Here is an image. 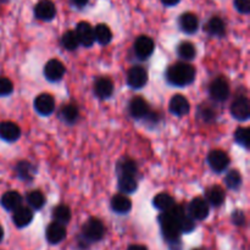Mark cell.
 I'll return each instance as SVG.
<instances>
[{
  "instance_id": "obj_28",
  "label": "cell",
  "mask_w": 250,
  "mask_h": 250,
  "mask_svg": "<svg viewBox=\"0 0 250 250\" xmlns=\"http://www.w3.org/2000/svg\"><path fill=\"white\" fill-rule=\"evenodd\" d=\"M177 54L181 59L186 61L193 60L197 55V49H195L194 44L190 42H182L177 48Z\"/></svg>"
},
{
  "instance_id": "obj_17",
  "label": "cell",
  "mask_w": 250,
  "mask_h": 250,
  "mask_svg": "<svg viewBox=\"0 0 250 250\" xmlns=\"http://www.w3.org/2000/svg\"><path fill=\"white\" fill-rule=\"evenodd\" d=\"M190 105L187 98L182 94H176L170 100V111L176 116H186L189 112Z\"/></svg>"
},
{
  "instance_id": "obj_36",
  "label": "cell",
  "mask_w": 250,
  "mask_h": 250,
  "mask_svg": "<svg viewBox=\"0 0 250 250\" xmlns=\"http://www.w3.org/2000/svg\"><path fill=\"white\" fill-rule=\"evenodd\" d=\"M234 141L239 144L241 146L244 148H249V129L244 128V127H239L237 128V131L234 132Z\"/></svg>"
},
{
  "instance_id": "obj_34",
  "label": "cell",
  "mask_w": 250,
  "mask_h": 250,
  "mask_svg": "<svg viewBox=\"0 0 250 250\" xmlns=\"http://www.w3.org/2000/svg\"><path fill=\"white\" fill-rule=\"evenodd\" d=\"M178 227H180L181 233H190L194 231L195 229V222L192 217L188 215V212H185L182 216L178 219Z\"/></svg>"
},
{
  "instance_id": "obj_33",
  "label": "cell",
  "mask_w": 250,
  "mask_h": 250,
  "mask_svg": "<svg viewBox=\"0 0 250 250\" xmlns=\"http://www.w3.org/2000/svg\"><path fill=\"white\" fill-rule=\"evenodd\" d=\"M16 173L21 180L32 181L33 180V167L27 161H20L16 166Z\"/></svg>"
},
{
  "instance_id": "obj_40",
  "label": "cell",
  "mask_w": 250,
  "mask_h": 250,
  "mask_svg": "<svg viewBox=\"0 0 250 250\" xmlns=\"http://www.w3.org/2000/svg\"><path fill=\"white\" fill-rule=\"evenodd\" d=\"M127 250H148V248L146 246H142V244H132Z\"/></svg>"
},
{
  "instance_id": "obj_12",
  "label": "cell",
  "mask_w": 250,
  "mask_h": 250,
  "mask_svg": "<svg viewBox=\"0 0 250 250\" xmlns=\"http://www.w3.org/2000/svg\"><path fill=\"white\" fill-rule=\"evenodd\" d=\"M66 234H67V232H66L65 225L59 224V222L56 221L51 222V224L46 227V241L50 244H53V246L61 243V242L66 238Z\"/></svg>"
},
{
  "instance_id": "obj_14",
  "label": "cell",
  "mask_w": 250,
  "mask_h": 250,
  "mask_svg": "<svg viewBox=\"0 0 250 250\" xmlns=\"http://www.w3.org/2000/svg\"><path fill=\"white\" fill-rule=\"evenodd\" d=\"M21 136V129L19 125L11 121H5L0 124V138L5 142H16Z\"/></svg>"
},
{
  "instance_id": "obj_19",
  "label": "cell",
  "mask_w": 250,
  "mask_h": 250,
  "mask_svg": "<svg viewBox=\"0 0 250 250\" xmlns=\"http://www.w3.org/2000/svg\"><path fill=\"white\" fill-rule=\"evenodd\" d=\"M178 23H180V28L187 34L195 33L199 28V20L192 12H186V14L181 15Z\"/></svg>"
},
{
  "instance_id": "obj_32",
  "label": "cell",
  "mask_w": 250,
  "mask_h": 250,
  "mask_svg": "<svg viewBox=\"0 0 250 250\" xmlns=\"http://www.w3.org/2000/svg\"><path fill=\"white\" fill-rule=\"evenodd\" d=\"M61 44H62L63 48L66 50H76L80 45V42H78L77 36H76L75 31H67L62 34L61 37Z\"/></svg>"
},
{
  "instance_id": "obj_1",
  "label": "cell",
  "mask_w": 250,
  "mask_h": 250,
  "mask_svg": "<svg viewBox=\"0 0 250 250\" xmlns=\"http://www.w3.org/2000/svg\"><path fill=\"white\" fill-rule=\"evenodd\" d=\"M166 77L172 85L186 87L194 81L195 68L187 62H177L168 67Z\"/></svg>"
},
{
  "instance_id": "obj_45",
  "label": "cell",
  "mask_w": 250,
  "mask_h": 250,
  "mask_svg": "<svg viewBox=\"0 0 250 250\" xmlns=\"http://www.w3.org/2000/svg\"><path fill=\"white\" fill-rule=\"evenodd\" d=\"M193 250H202V249H193Z\"/></svg>"
},
{
  "instance_id": "obj_21",
  "label": "cell",
  "mask_w": 250,
  "mask_h": 250,
  "mask_svg": "<svg viewBox=\"0 0 250 250\" xmlns=\"http://www.w3.org/2000/svg\"><path fill=\"white\" fill-rule=\"evenodd\" d=\"M94 92L100 99H106L111 97L114 92V83L110 78L100 77L94 83Z\"/></svg>"
},
{
  "instance_id": "obj_11",
  "label": "cell",
  "mask_w": 250,
  "mask_h": 250,
  "mask_svg": "<svg viewBox=\"0 0 250 250\" xmlns=\"http://www.w3.org/2000/svg\"><path fill=\"white\" fill-rule=\"evenodd\" d=\"M154 41L148 36H141L134 42V53L139 59H148L154 51Z\"/></svg>"
},
{
  "instance_id": "obj_4",
  "label": "cell",
  "mask_w": 250,
  "mask_h": 250,
  "mask_svg": "<svg viewBox=\"0 0 250 250\" xmlns=\"http://www.w3.org/2000/svg\"><path fill=\"white\" fill-rule=\"evenodd\" d=\"M209 212L210 205L208 204L207 200L203 199V198L197 197L189 203V207H188V215H189L194 221L195 220H197V221H203V220H205L209 216Z\"/></svg>"
},
{
  "instance_id": "obj_13",
  "label": "cell",
  "mask_w": 250,
  "mask_h": 250,
  "mask_svg": "<svg viewBox=\"0 0 250 250\" xmlns=\"http://www.w3.org/2000/svg\"><path fill=\"white\" fill-rule=\"evenodd\" d=\"M34 15L42 21H51L56 15V7L50 0H41L34 6Z\"/></svg>"
},
{
  "instance_id": "obj_9",
  "label": "cell",
  "mask_w": 250,
  "mask_h": 250,
  "mask_svg": "<svg viewBox=\"0 0 250 250\" xmlns=\"http://www.w3.org/2000/svg\"><path fill=\"white\" fill-rule=\"evenodd\" d=\"M34 109L43 116H49L55 110V100L48 93H42L34 99Z\"/></svg>"
},
{
  "instance_id": "obj_39",
  "label": "cell",
  "mask_w": 250,
  "mask_h": 250,
  "mask_svg": "<svg viewBox=\"0 0 250 250\" xmlns=\"http://www.w3.org/2000/svg\"><path fill=\"white\" fill-rule=\"evenodd\" d=\"M232 221H233V224L237 225V226H242V225L244 224V221H246L243 212L242 211L234 212V214L232 215Z\"/></svg>"
},
{
  "instance_id": "obj_25",
  "label": "cell",
  "mask_w": 250,
  "mask_h": 250,
  "mask_svg": "<svg viewBox=\"0 0 250 250\" xmlns=\"http://www.w3.org/2000/svg\"><path fill=\"white\" fill-rule=\"evenodd\" d=\"M94 39L100 45H107L112 41V32L106 24L99 23L94 28Z\"/></svg>"
},
{
  "instance_id": "obj_18",
  "label": "cell",
  "mask_w": 250,
  "mask_h": 250,
  "mask_svg": "<svg viewBox=\"0 0 250 250\" xmlns=\"http://www.w3.org/2000/svg\"><path fill=\"white\" fill-rule=\"evenodd\" d=\"M225 199H226V194L220 186H211L205 190V200L211 207H221L225 203Z\"/></svg>"
},
{
  "instance_id": "obj_8",
  "label": "cell",
  "mask_w": 250,
  "mask_h": 250,
  "mask_svg": "<svg viewBox=\"0 0 250 250\" xmlns=\"http://www.w3.org/2000/svg\"><path fill=\"white\" fill-rule=\"evenodd\" d=\"M231 114L238 121H247L250 117V104L248 98L239 97L231 105Z\"/></svg>"
},
{
  "instance_id": "obj_6",
  "label": "cell",
  "mask_w": 250,
  "mask_h": 250,
  "mask_svg": "<svg viewBox=\"0 0 250 250\" xmlns=\"http://www.w3.org/2000/svg\"><path fill=\"white\" fill-rule=\"evenodd\" d=\"M148 82V72L142 66H133L127 73V83L133 89H141Z\"/></svg>"
},
{
  "instance_id": "obj_44",
  "label": "cell",
  "mask_w": 250,
  "mask_h": 250,
  "mask_svg": "<svg viewBox=\"0 0 250 250\" xmlns=\"http://www.w3.org/2000/svg\"><path fill=\"white\" fill-rule=\"evenodd\" d=\"M5 1H7V0H0V2H5Z\"/></svg>"
},
{
  "instance_id": "obj_2",
  "label": "cell",
  "mask_w": 250,
  "mask_h": 250,
  "mask_svg": "<svg viewBox=\"0 0 250 250\" xmlns=\"http://www.w3.org/2000/svg\"><path fill=\"white\" fill-rule=\"evenodd\" d=\"M83 238L90 243H95L104 238L105 236V226L99 219L90 217L82 227Z\"/></svg>"
},
{
  "instance_id": "obj_26",
  "label": "cell",
  "mask_w": 250,
  "mask_h": 250,
  "mask_svg": "<svg viewBox=\"0 0 250 250\" xmlns=\"http://www.w3.org/2000/svg\"><path fill=\"white\" fill-rule=\"evenodd\" d=\"M153 205L160 211H168L175 205V200L167 193H159L154 197Z\"/></svg>"
},
{
  "instance_id": "obj_22",
  "label": "cell",
  "mask_w": 250,
  "mask_h": 250,
  "mask_svg": "<svg viewBox=\"0 0 250 250\" xmlns=\"http://www.w3.org/2000/svg\"><path fill=\"white\" fill-rule=\"evenodd\" d=\"M111 209L116 214H127L132 209V202L125 194H116L111 199Z\"/></svg>"
},
{
  "instance_id": "obj_5",
  "label": "cell",
  "mask_w": 250,
  "mask_h": 250,
  "mask_svg": "<svg viewBox=\"0 0 250 250\" xmlns=\"http://www.w3.org/2000/svg\"><path fill=\"white\" fill-rule=\"evenodd\" d=\"M208 163H209L210 168L215 172H224L229 165V158L226 151L215 149L211 150L208 155Z\"/></svg>"
},
{
  "instance_id": "obj_29",
  "label": "cell",
  "mask_w": 250,
  "mask_h": 250,
  "mask_svg": "<svg viewBox=\"0 0 250 250\" xmlns=\"http://www.w3.org/2000/svg\"><path fill=\"white\" fill-rule=\"evenodd\" d=\"M53 219L54 221L59 224L66 225L71 220V210L67 205H58L53 209Z\"/></svg>"
},
{
  "instance_id": "obj_20",
  "label": "cell",
  "mask_w": 250,
  "mask_h": 250,
  "mask_svg": "<svg viewBox=\"0 0 250 250\" xmlns=\"http://www.w3.org/2000/svg\"><path fill=\"white\" fill-rule=\"evenodd\" d=\"M1 207L7 211H14L17 208L22 205V197L19 192L16 190H9V192L4 193L0 199Z\"/></svg>"
},
{
  "instance_id": "obj_35",
  "label": "cell",
  "mask_w": 250,
  "mask_h": 250,
  "mask_svg": "<svg viewBox=\"0 0 250 250\" xmlns=\"http://www.w3.org/2000/svg\"><path fill=\"white\" fill-rule=\"evenodd\" d=\"M225 182L229 189L237 190L242 186V175L237 170H231L226 175Z\"/></svg>"
},
{
  "instance_id": "obj_7",
  "label": "cell",
  "mask_w": 250,
  "mask_h": 250,
  "mask_svg": "<svg viewBox=\"0 0 250 250\" xmlns=\"http://www.w3.org/2000/svg\"><path fill=\"white\" fill-rule=\"evenodd\" d=\"M65 66L61 61L56 59H51L44 66V76L50 82H58L65 75Z\"/></svg>"
},
{
  "instance_id": "obj_31",
  "label": "cell",
  "mask_w": 250,
  "mask_h": 250,
  "mask_svg": "<svg viewBox=\"0 0 250 250\" xmlns=\"http://www.w3.org/2000/svg\"><path fill=\"white\" fill-rule=\"evenodd\" d=\"M117 172L119 176H136L137 165L131 159H124L117 165Z\"/></svg>"
},
{
  "instance_id": "obj_16",
  "label": "cell",
  "mask_w": 250,
  "mask_h": 250,
  "mask_svg": "<svg viewBox=\"0 0 250 250\" xmlns=\"http://www.w3.org/2000/svg\"><path fill=\"white\" fill-rule=\"evenodd\" d=\"M128 110H129V114L133 119L137 120H142L148 115V112L150 111L149 110V105L143 98L141 97H137L133 98V99L129 102L128 105Z\"/></svg>"
},
{
  "instance_id": "obj_30",
  "label": "cell",
  "mask_w": 250,
  "mask_h": 250,
  "mask_svg": "<svg viewBox=\"0 0 250 250\" xmlns=\"http://www.w3.org/2000/svg\"><path fill=\"white\" fill-rule=\"evenodd\" d=\"M27 203L33 210H41L45 204V198L41 190H32L26 197Z\"/></svg>"
},
{
  "instance_id": "obj_10",
  "label": "cell",
  "mask_w": 250,
  "mask_h": 250,
  "mask_svg": "<svg viewBox=\"0 0 250 250\" xmlns=\"http://www.w3.org/2000/svg\"><path fill=\"white\" fill-rule=\"evenodd\" d=\"M76 36H77L78 42L80 44H82L83 46H92L94 44L95 39H94V28L90 26L88 22L82 21L77 24L76 27Z\"/></svg>"
},
{
  "instance_id": "obj_41",
  "label": "cell",
  "mask_w": 250,
  "mask_h": 250,
  "mask_svg": "<svg viewBox=\"0 0 250 250\" xmlns=\"http://www.w3.org/2000/svg\"><path fill=\"white\" fill-rule=\"evenodd\" d=\"M180 1L181 0H161V2H163L164 5H166V6H175V5H177Z\"/></svg>"
},
{
  "instance_id": "obj_24",
  "label": "cell",
  "mask_w": 250,
  "mask_h": 250,
  "mask_svg": "<svg viewBox=\"0 0 250 250\" xmlns=\"http://www.w3.org/2000/svg\"><path fill=\"white\" fill-rule=\"evenodd\" d=\"M119 190L122 194H131L134 193L138 188L134 176H119V183H117Z\"/></svg>"
},
{
  "instance_id": "obj_15",
  "label": "cell",
  "mask_w": 250,
  "mask_h": 250,
  "mask_svg": "<svg viewBox=\"0 0 250 250\" xmlns=\"http://www.w3.org/2000/svg\"><path fill=\"white\" fill-rule=\"evenodd\" d=\"M12 214V221L17 229H24L28 226L33 220V211L32 209L27 207H19L16 210H14Z\"/></svg>"
},
{
  "instance_id": "obj_43",
  "label": "cell",
  "mask_w": 250,
  "mask_h": 250,
  "mask_svg": "<svg viewBox=\"0 0 250 250\" xmlns=\"http://www.w3.org/2000/svg\"><path fill=\"white\" fill-rule=\"evenodd\" d=\"M2 238H4V229H2L1 225H0V242L2 241Z\"/></svg>"
},
{
  "instance_id": "obj_3",
  "label": "cell",
  "mask_w": 250,
  "mask_h": 250,
  "mask_svg": "<svg viewBox=\"0 0 250 250\" xmlns=\"http://www.w3.org/2000/svg\"><path fill=\"white\" fill-rule=\"evenodd\" d=\"M210 97L216 102H225L229 97V84L226 78L217 77L210 83Z\"/></svg>"
},
{
  "instance_id": "obj_37",
  "label": "cell",
  "mask_w": 250,
  "mask_h": 250,
  "mask_svg": "<svg viewBox=\"0 0 250 250\" xmlns=\"http://www.w3.org/2000/svg\"><path fill=\"white\" fill-rule=\"evenodd\" d=\"M14 90V84L6 77H0V97H6Z\"/></svg>"
},
{
  "instance_id": "obj_23",
  "label": "cell",
  "mask_w": 250,
  "mask_h": 250,
  "mask_svg": "<svg viewBox=\"0 0 250 250\" xmlns=\"http://www.w3.org/2000/svg\"><path fill=\"white\" fill-rule=\"evenodd\" d=\"M205 31L208 32L209 36L214 37H222L226 32V24H225L224 20L219 16L211 17L205 24Z\"/></svg>"
},
{
  "instance_id": "obj_42",
  "label": "cell",
  "mask_w": 250,
  "mask_h": 250,
  "mask_svg": "<svg viewBox=\"0 0 250 250\" xmlns=\"http://www.w3.org/2000/svg\"><path fill=\"white\" fill-rule=\"evenodd\" d=\"M88 1H89V0H72L73 4L77 5V6H80V7H82V6H84V5H87Z\"/></svg>"
},
{
  "instance_id": "obj_27",
  "label": "cell",
  "mask_w": 250,
  "mask_h": 250,
  "mask_svg": "<svg viewBox=\"0 0 250 250\" xmlns=\"http://www.w3.org/2000/svg\"><path fill=\"white\" fill-rule=\"evenodd\" d=\"M78 116H80V111H78L77 106L73 104H66L61 107L60 110V119L62 120L63 122L68 125L75 124L78 120Z\"/></svg>"
},
{
  "instance_id": "obj_38",
  "label": "cell",
  "mask_w": 250,
  "mask_h": 250,
  "mask_svg": "<svg viewBox=\"0 0 250 250\" xmlns=\"http://www.w3.org/2000/svg\"><path fill=\"white\" fill-rule=\"evenodd\" d=\"M234 6H236L237 11L243 15H248L250 12L249 0H234Z\"/></svg>"
}]
</instances>
